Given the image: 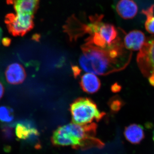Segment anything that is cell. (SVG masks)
Listing matches in <instances>:
<instances>
[{
	"label": "cell",
	"instance_id": "6da1fadb",
	"mask_svg": "<svg viewBox=\"0 0 154 154\" xmlns=\"http://www.w3.org/2000/svg\"><path fill=\"white\" fill-rule=\"evenodd\" d=\"M123 47L106 49L83 44L79 59L80 67L85 71L99 75L121 70L129 61L124 58Z\"/></svg>",
	"mask_w": 154,
	"mask_h": 154
},
{
	"label": "cell",
	"instance_id": "7a4b0ae2",
	"mask_svg": "<svg viewBox=\"0 0 154 154\" xmlns=\"http://www.w3.org/2000/svg\"><path fill=\"white\" fill-rule=\"evenodd\" d=\"M103 19L102 14L88 17L83 26V38H86L84 44L106 49L123 46L115 26L105 22Z\"/></svg>",
	"mask_w": 154,
	"mask_h": 154
},
{
	"label": "cell",
	"instance_id": "3957f363",
	"mask_svg": "<svg viewBox=\"0 0 154 154\" xmlns=\"http://www.w3.org/2000/svg\"><path fill=\"white\" fill-rule=\"evenodd\" d=\"M96 127L95 123L86 125L73 123L66 125L58 128L54 132L51 142L53 144L58 146L82 147L88 142L96 140L94 137Z\"/></svg>",
	"mask_w": 154,
	"mask_h": 154
},
{
	"label": "cell",
	"instance_id": "277c9868",
	"mask_svg": "<svg viewBox=\"0 0 154 154\" xmlns=\"http://www.w3.org/2000/svg\"><path fill=\"white\" fill-rule=\"evenodd\" d=\"M70 111L73 123L80 125L91 123L94 120L99 121L105 115L99 110L92 99L88 98L75 100L70 105Z\"/></svg>",
	"mask_w": 154,
	"mask_h": 154
},
{
	"label": "cell",
	"instance_id": "5b68a950",
	"mask_svg": "<svg viewBox=\"0 0 154 154\" xmlns=\"http://www.w3.org/2000/svg\"><path fill=\"white\" fill-rule=\"evenodd\" d=\"M137 63L142 73L154 87V39L145 42L138 54Z\"/></svg>",
	"mask_w": 154,
	"mask_h": 154
},
{
	"label": "cell",
	"instance_id": "8992f818",
	"mask_svg": "<svg viewBox=\"0 0 154 154\" xmlns=\"http://www.w3.org/2000/svg\"><path fill=\"white\" fill-rule=\"evenodd\" d=\"M34 16L16 13L9 14L5 18V23L10 33L14 36H23L34 27Z\"/></svg>",
	"mask_w": 154,
	"mask_h": 154
},
{
	"label": "cell",
	"instance_id": "52a82bcc",
	"mask_svg": "<svg viewBox=\"0 0 154 154\" xmlns=\"http://www.w3.org/2000/svg\"><path fill=\"white\" fill-rule=\"evenodd\" d=\"M5 75L7 82L12 85L22 84L27 77L24 67L17 63L11 64L7 67Z\"/></svg>",
	"mask_w": 154,
	"mask_h": 154
},
{
	"label": "cell",
	"instance_id": "ba28073f",
	"mask_svg": "<svg viewBox=\"0 0 154 154\" xmlns=\"http://www.w3.org/2000/svg\"><path fill=\"white\" fill-rule=\"evenodd\" d=\"M145 42V36L140 30L130 31L124 38V44L126 48L134 51L140 50Z\"/></svg>",
	"mask_w": 154,
	"mask_h": 154
},
{
	"label": "cell",
	"instance_id": "9c48e42d",
	"mask_svg": "<svg viewBox=\"0 0 154 154\" xmlns=\"http://www.w3.org/2000/svg\"><path fill=\"white\" fill-rule=\"evenodd\" d=\"M116 8L117 14L125 19H132L138 11L137 5L133 0H119Z\"/></svg>",
	"mask_w": 154,
	"mask_h": 154
},
{
	"label": "cell",
	"instance_id": "30bf717a",
	"mask_svg": "<svg viewBox=\"0 0 154 154\" xmlns=\"http://www.w3.org/2000/svg\"><path fill=\"white\" fill-rule=\"evenodd\" d=\"M80 85L84 92L93 94L99 91L101 83L99 78L94 74L88 73L81 76Z\"/></svg>",
	"mask_w": 154,
	"mask_h": 154
},
{
	"label": "cell",
	"instance_id": "8fae6325",
	"mask_svg": "<svg viewBox=\"0 0 154 154\" xmlns=\"http://www.w3.org/2000/svg\"><path fill=\"white\" fill-rule=\"evenodd\" d=\"M39 0H14L16 13L34 16L38 9Z\"/></svg>",
	"mask_w": 154,
	"mask_h": 154
},
{
	"label": "cell",
	"instance_id": "7c38bea8",
	"mask_svg": "<svg viewBox=\"0 0 154 154\" xmlns=\"http://www.w3.org/2000/svg\"><path fill=\"white\" fill-rule=\"evenodd\" d=\"M124 134L127 140L134 144L140 143L145 137L143 128L136 124H131L126 127Z\"/></svg>",
	"mask_w": 154,
	"mask_h": 154
},
{
	"label": "cell",
	"instance_id": "4fadbf2b",
	"mask_svg": "<svg viewBox=\"0 0 154 154\" xmlns=\"http://www.w3.org/2000/svg\"><path fill=\"white\" fill-rule=\"evenodd\" d=\"M15 134L19 140H25L32 137H37L39 135L38 130L30 125L18 123L15 128Z\"/></svg>",
	"mask_w": 154,
	"mask_h": 154
},
{
	"label": "cell",
	"instance_id": "5bb4252c",
	"mask_svg": "<svg viewBox=\"0 0 154 154\" xmlns=\"http://www.w3.org/2000/svg\"><path fill=\"white\" fill-rule=\"evenodd\" d=\"M154 5L146 9L143 10V13L146 15V20L145 22L146 30L149 33L154 34Z\"/></svg>",
	"mask_w": 154,
	"mask_h": 154
},
{
	"label": "cell",
	"instance_id": "9a60e30c",
	"mask_svg": "<svg viewBox=\"0 0 154 154\" xmlns=\"http://www.w3.org/2000/svg\"><path fill=\"white\" fill-rule=\"evenodd\" d=\"M14 119V110L8 106H0V121L4 123H10Z\"/></svg>",
	"mask_w": 154,
	"mask_h": 154
},
{
	"label": "cell",
	"instance_id": "2e32d148",
	"mask_svg": "<svg viewBox=\"0 0 154 154\" xmlns=\"http://www.w3.org/2000/svg\"><path fill=\"white\" fill-rule=\"evenodd\" d=\"M121 102L120 100L117 99V100H114L113 101L111 104V107L112 110L113 111H117L120 109V107L121 106Z\"/></svg>",
	"mask_w": 154,
	"mask_h": 154
},
{
	"label": "cell",
	"instance_id": "e0dca14e",
	"mask_svg": "<svg viewBox=\"0 0 154 154\" xmlns=\"http://www.w3.org/2000/svg\"><path fill=\"white\" fill-rule=\"evenodd\" d=\"M5 88L4 85L0 81V99L2 98L4 93H5Z\"/></svg>",
	"mask_w": 154,
	"mask_h": 154
},
{
	"label": "cell",
	"instance_id": "ac0fdd59",
	"mask_svg": "<svg viewBox=\"0 0 154 154\" xmlns=\"http://www.w3.org/2000/svg\"><path fill=\"white\" fill-rule=\"evenodd\" d=\"M121 88H120V86L119 85L117 84H116L115 85L113 86V88H112V90L113 92H118L120 91Z\"/></svg>",
	"mask_w": 154,
	"mask_h": 154
},
{
	"label": "cell",
	"instance_id": "d6986e66",
	"mask_svg": "<svg viewBox=\"0 0 154 154\" xmlns=\"http://www.w3.org/2000/svg\"><path fill=\"white\" fill-rule=\"evenodd\" d=\"M7 4H10V5H12L14 2V0H6Z\"/></svg>",
	"mask_w": 154,
	"mask_h": 154
}]
</instances>
